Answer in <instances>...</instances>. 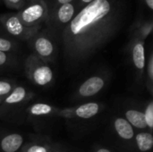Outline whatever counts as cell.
I'll return each instance as SVG.
<instances>
[{
  "label": "cell",
  "mask_w": 153,
  "mask_h": 152,
  "mask_svg": "<svg viewBox=\"0 0 153 152\" xmlns=\"http://www.w3.org/2000/svg\"><path fill=\"white\" fill-rule=\"evenodd\" d=\"M100 111V105L95 102H90L78 107L75 110V115L79 118L89 119L95 116Z\"/></svg>",
  "instance_id": "cell-11"
},
{
  "label": "cell",
  "mask_w": 153,
  "mask_h": 152,
  "mask_svg": "<svg viewBox=\"0 0 153 152\" xmlns=\"http://www.w3.org/2000/svg\"><path fill=\"white\" fill-rule=\"evenodd\" d=\"M94 0H79L78 1V6H82V7H84V6H86L87 4H91V3H92Z\"/></svg>",
  "instance_id": "cell-24"
},
{
  "label": "cell",
  "mask_w": 153,
  "mask_h": 152,
  "mask_svg": "<svg viewBox=\"0 0 153 152\" xmlns=\"http://www.w3.org/2000/svg\"><path fill=\"white\" fill-rule=\"evenodd\" d=\"M96 152H111L108 149H105V148H101V149H99Z\"/></svg>",
  "instance_id": "cell-27"
},
{
  "label": "cell",
  "mask_w": 153,
  "mask_h": 152,
  "mask_svg": "<svg viewBox=\"0 0 153 152\" xmlns=\"http://www.w3.org/2000/svg\"><path fill=\"white\" fill-rule=\"evenodd\" d=\"M124 15L123 0H94L80 9L62 34L65 55L74 60L91 55L117 30Z\"/></svg>",
  "instance_id": "cell-1"
},
{
  "label": "cell",
  "mask_w": 153,
  "mask_h": 152,
  "mask_svg": "<svg viewBox=\"0 0 153 152\" xmlns=\"http://www.w3.org/2000/svg\"><path fill=\"white\" fill-rule=\"evenodd\" d=\"M25 152H49L47 147L43 146V145H39V144H35V145H31L30 146Z\"/></svg>",
  "instance_id": "cell-20"
},
{
  "label": "cell",
  "mask_w": 153,
  "mask_h": 152,
  "mask_svg": "<svg viewBox=\"0 0 153 152\" xmlns=\"http://www.w3.org/2000/svg\"><path fill=\"white\" fill-rule=\"evenodd\" d=\"M126 119L128 121V123L138 129H144L147 127L143 112L135 110V109H130L126 112Z\"/></svg>",
  "instance_id": "cell-12"
},
{
  "label": "cell",
  "mask_w": 153,
  "mask_h": 152,
  "mask_svg": "<svg viewBox=\"0 0 153 152\" xmlns=\"http://www.w3.org/2000/svg\"><path fill=\"white\" fill-rule=\"evenodd\" d=\"M144 115V119H145V123L147 127H149L151 130L153 127V103L151 102L149 103V105L146 107L145 112L143 113Z\"/></svg>",
  "instance_id": "cell-16"
},
{
  "label": "cell",
  "mask_w": 153,
  "mask_h": 152,
  "mask_svg": "<svg viewBox=\"0 0 153 152\" xmlns=\"http://www.w3.org/2000/svg\"><path fill=\"white\" fill-rule=\"evenodd\" d=\"M7 61V56L4 52L0 51V66L4 65Z\"/></svg>",
  "instance_id": "cell-23"
},
{
  "label": "cell",
  "mask_w": 153,
  "mask_h": 152,
  "mask_svg": "<svg viewBox=\"0 0 153 152\" xmlns=\"http://www.w3.org/2000/svg\"><path fill=\"white\" fill-rule=\"evenodd\" d=\"M0 21L6 31L16 38L29 39L37 30L27 28L20 20L17 13H5L1 16Z\"/></svg>",
  "instance_id": "cell-3"
},
{
  "label": "cell",
  "mask_w": 153,
  "mask_h": 152,
  "mask_svg": "<svg viewBox=\"0 0 153 152\" xmlns=\"http://www.w3.org/2000/svg\"><path fill=\"white\" fill-rule=\"evenodd\" d=\"M132 55L134 66L139 71H143L145 67V48L143 40L139 39L135 42L133 47Z\"/></svg>",
  "instance_id": "cell-9"
},
{
  "label": "cell",
  "mask_w": 153,
  "mask_h": 152,
  "mask_svg": "<svg viewBox=\"0 0 153 152\" xmlns=\"http://www.w3.org/2000/svg\"><path fill=\"white\" fill-rule=\"evenodd\" d=\"M152 30V24L151 22H150L149 23L144 24V25L143 26L142 30H141V32H142L143 37V38H146V37L151 33Z\"/></svg>",
  "instance_id": "cell-21"
},
{
  "label": "cell",
  "mask_w": 153,
  "mask_h": 152,
  "mask_svg": "<svg viewBox=\"0 0 153 152\" xmlns=\"http://www.w3.org/2000/svg\"><path fill=\"white\" fill-rule=\"evenodd\" d=\"M75 6L73 3L61 4L56 13V20L59 23L63 25H67L75 15Z\"/></svg>",
  "instance_id": "cell-8"
},
{
  "label": "cell",
  "mask_w": 153,
  "mask_h": 152,
  "mask_svg": "<svg viewBox=\"0 0 153 152\" xmlns=\"http://www.w3.org/2000/svg\"><path fill=\"white\" fill-rule=\"evenodd\" d=\"M12 48H13V43L8 39L0 37V51L5 53L10 51Z\"/></svg>",
  "instance_id": "cell-19"
},
{
  "label": "cell",
  "mask_w": 153,
  "mask_h": 152,
  "mask_svg": "<svg viewBox=\"0 0 153 152\" xmlns=\"http://www.w3.org/2000/svg\"><path fill=\"white\" fill-rule=\"evenodd\" d=\"M30 114L35 116H48L49 114L52 113L53 111V108L48 104H44V103H37L32 105L30 109Z\"/></svg>",
  "instance_id": "cell-15"
},
{
  "label": "cell",
  "mask_w": 153,
  "mask_h": 152,
  "mask_svg": "<svg viewBox=\"0 0 153 152\" xmlns=\"http://www.w3.org/2000/svg\"><path fill=\"white\" fill-rule=\"evenodd\" d=\"M74 0H56V3L58 4H70Z\"/></svg>",
  "instance_id": "cell-26"
},
{
  "label": "cell",
  "mask_w": 153,
  "mask_h": 152,
  "mask_svg": "<svg viewBox=\"0 0 153 152\" xmlns=\"http://www.w3.org/2000/svg\"><path fill=\"white\" fill-rule=\"evenodd\" d=\"M146 5L148 6V8L152 11L153 9V0H144Z\"/></svg>",
  "instance_id": "cell-25"
},
{
  "label": "cell",
  "mask_w": 153,
  "mask_h": 152,
  "mask_svg": "<svg viewBox=\"0 0 153 152\" xmlns=\"http://www.w3.org/2000/svg\"><path fill=\"white\" fill-rule=\"evenodd\" d=\"M115 130L117 134L124 140H132L134 137V132L133 126L125 118L118 117L114 122Z\"/></svg>",
  "instance_id": "cell-10"
},
{
  "label": "cell",
  "mask_w": 153,
  "mask_h": 152,
  "mask_svg": "<svg viewBox=\"0 0 153 152\" xmlns=\"http://www.w3.org/2000/svg\"><path fill=\"white\" fill-rule=\"evenodd\" d=\"M153 58L152 56H151V58H150V62H149V76H150V79L152 80L153 79Z\"/></svg>",
  "instance_id": "cell-22"
},
{
  "label": "cell",
  "mask_w": 153,
  "mask_h": 152,
  "mask_svg": "<svg viewBox=\"0 0 153 152\" xmlns=\"http://www.w3.org/2000/svg\"><path fill=\"white\" fill-rule=\"evenodd\" d=\"M12 84L5 81H0V98L8 94L12 90Z\"/></svg>",
  "instance_id": "cell-18"
},
{
  "label": "cell",
  "mask_w": 153,
  "mask_h": 152,
  "mask_svg": "<svg viewBox=\"0 0 153 152\" xmlns=\"http://www.w3.org/2000/svg\"><path fill=\"white\" fill-rule=\"evenodd\" d=\"M136 144L139 151L147 152L153 147V137L150 133H139L135 137Z\"/></svg>",
  "instance_id": "cell-13"
},
{
  "label": "cell",
  "mask_w": 153,
  "mask_h": 152,
  "mask_svg": "<svg viewBox=\"0 0 153 152\" xmlns=\"http://www.w3.org/2000/svg\"><path fill=\"white\" fill-rule=\"evenodd\" d=\"M31 80L39 86H46L53 80V71L44 64L39 63L30 72Z\"/></svg>",
  "instance_id": "cell-4"
},
{
  "label": "cell",
  "mask_w": 153,
  "mask_h": 152,
  "mask_svg": "<svg viewBox=\"0 0 153 152\" xmlns=\"http://www.w3.org/2000/svg\"><path fill=\"white\" fill-rule=\"evenodd\" d=\"M28 0H4L5 4L12 9H21Z\"/></svg>",
  "instance_id": "cell-17"
},
{
  "label": "cell",
  "mask_w": 153,
  "mask_h": 152,
  "mask_svg": "<svg viewBox=\"0 0 153 152\" xmlns=\"http://www.w3.org/2000/svg\"><path fill=\"white\" fill-rule=\"evenodd\" d=\"M17 14L27 28L38 30L48 17V8L44 0H28Z\"/></svg>",
  "instance_id": "cell-2"
},
{
  "label": "cell",
  "mask_w": 153,
  "mask_h": 152,
  "mask_svg": "<svg viewBox=\"0 0 153 152\" xmlns=\"http://www.w3.org/2000/svg\"><path fill=\"white\" fill-rule=\"evenodd\" d=\"M23 138L21 134L12 133L4 137L1 141V149L4 152H16L22 145Z\"/></svg>",
  "instance_id": "cell-7"
},
{
  "label": "cell",
  "mask_w": 153,
  "mask_h": 152,
  "mask_svg": "<svg viewBox=\"0 0 153 152\" xmlns=\"http://www.w3.org/2000/svg\"><path fill=\"white\" fill-rule=\"evenodd\" d=\"M105 82L100 76H92L87 79L79 88V94L82 97H91L98 94L104 87Z\"/></svg>",
  "instance_id": "cell-5"
},
{
  "label": "cell",
  "mask_w": 153,
  "mask_h": 152,
  "mask_svg": "<svg viewBox=\"0 0 153 152\" xmlns=\"http://www.w3.org/2000/svg\"><path fill=\"white\" fill-rule=\"evenodd\" d=\"M25 97H26V90L22 86H18L11 92V94H9L6 97L4 102L10 105L17 104L22 102L25 99Z\"/></svg>",
  "instance_id": "cell-14"
},
{
  "label": "cell",
  "mask_w": 153,
  "mask_h": 152,
  "mask_svg": "<svg viewBox=\"0 0 153 152\" xmlns=\"http://www.w3.org/2000/svg\"><path fill=\"white\" fill-rule=\"evenodd\" d=\"M34 49L36 53L43 58H48L53 55L54 52V45L52 41L44 36H39L35 39L34 43Z\"/></svg>",
  "instance_id": "cell-6"
}]
</instances>
